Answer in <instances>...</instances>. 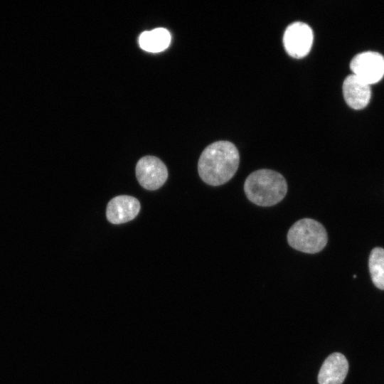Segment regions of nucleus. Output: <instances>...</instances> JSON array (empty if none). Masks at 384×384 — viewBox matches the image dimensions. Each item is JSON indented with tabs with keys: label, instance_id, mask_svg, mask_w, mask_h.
I'll list each match as a JSON object with an SVG mask.
<instances>
[{
	"label": "nucleus",
	"instance_id": "1",
	"mask_svg": "<svg viewBox=\"0 0 384 384\" xmlns=\"http://www.w3.org/2000/svg\"><path fill=\"white\" fill-rule=\"evenodd\" d=\"M240 155L235 145L228 141L215 142L202 151L198 171L201 178L213 186L229 181L236 173Z\"/></svg>",
	"mask_w": 384,
	"mask_h": 384
},
{
	"label": "nucleus",
	"instance_id": "2",
	"mask_svg": "<svg viewBox=\"0 0 384 384\" xmlns=\"http://www.w3.org/2000/svg\"><path fill=\"white\" fill-rule=\"evenodd\" d=\"M247 199L260 206H272L280 202L287 192L284 177L273 170L259 169L251 173L244 183Z\"/></svg>",
	"mask_w": 384,
	"mask_h": 384
},
{
	"label": "nucleus",
	"instance_id": "3",
	"mask_svg": "<svg viewBox=\"0 0 384 384\" xmlns=\"http://www.w3.org/2000/svg\"><path fill=\"white\" fill-rule=\"evenodd\" d=\"M287 242L296 250L315 254L326 245L328 235L321 223L312 218H302L295 222L289 229Z\"/></svg>",
	"mask_w": 384,
	"mask_h": 384
},
{
	"label": "nucleus",
	"instance_id": "4",
	"mask_svg": "<svg viewBox=\"0 0 384 384\" xmlns=\"http://www.w3.org/2000/svg\"><path fill=\"white\" fill-rule=\"evenodd\" d=\"M313 39L311 28L304 22L296 21L286 28L283 36V44L289 55L300 58L309 53Z\"/></svg>",
	"mask_w": 384,
	"mask_h": 384
},
{
	"label": "nucleus",
	"instance_id": "5",
	"mask_svg": "<svg viewBox=\"0 0 384 384\" xmlns=\"http://www.w3.org/2000/svg\"><path fill=\"white\" fill-rule=\"evenodd\" d=\"M350 68L353 75L370 85L384 76V57L377 52L361 53L353 58Z\"/></svg>",
	"mask_w": 384,
	"mask_h": 384
},
{
	"label": "nucleus",
	"instance_id": "6",
	"mask_svg": "<svg viewBox=\"0 0 384 384\" xmlns=\"http://www.w3.org/2000/svg\"><path fill=\"white\" fill-rule=\"evenodd\" d=\"M136 176L143 188L154 191L164 184L168 177V171L160 159L154 156H145L137 163Z\"/></svg>",
	"mask_w": 384,
	"mask_h": 384
},
{
	"label": "nucleus",
	"instance_id": "7",
	"mask_svg": "<svg viewBox=\"0 0 384 384\" xmlns=\"http://www.w3.org/2000/svg\"><path fill=\"white\" fill-rule=\"evenodd\" d=\"M140 208L139 201L133 196L127 195L115 196L107 206V219L113 224L129 222L137 215Z\"/></svg>",
	"mask_w": 384,
	"mask_h": 384
},
{
	"label": "nucleus",
	"instance_id": "8",
	"mask_svg": "<svg viewBox=\"0 0 384 384\" xmlns=\"http://www.w3.org/2000/svg\"><path fill=\"white\" fill-rule=\"evenodd\" d=\"M343 95L347 105L354 110L365 108L370 99V86L353 74L343 82Z\"/></svg>",
	"mask_w": 384,
	"mask_h": 384
},
{
	"label": "nucleus",
	"instance_id": "9",
	"mask_svg": "<svg viewBox=\"0 0 384 384\" xmlns=\"http://www.w3.org/2000/svg\"><path fill=\"white\" fill-rule=\"evenodd\" d=\"M348 370L346 357L340 353L329 356L318 375L319 384H342Z\"/></svg>",
	"mask_w": 384,
	"mask_h": 384
},
{
	"label": "nucleus",
	"instance_id": "10",
	"mask_svg": "<svg viewBox=\"0 0 384 384\" xmlns=\"http://www.w3.org/2000/svg\"><path fill=\"white\" fill-rule=\"evenodd\" d=\"M171 42V33L164 28H156L142 32L139 38L140 47L149 52L166 49Z\"/></svg>",
	"mask_w": 384,
	"mask_h": 384
},
{
	"label": "nucleus",
	"instance_id": "11",
	"mask_svg": "<svg viewBox=\"0 0 384 384\" xmlns=\"http://www.w3.org/2000/svg\"><path fill=\"white\" fill-rule=\"evenodd\" d=\"M369 271L376 287L384 290V249L375 247L369 256Z\"/></svg>",
	"mask_w": 384,
	"mask_h": 384
}]
</instances>
